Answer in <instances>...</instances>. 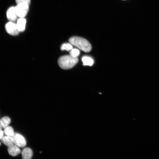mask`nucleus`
I'll list each match as a JSON object with an SVG mask.
<instances>
[{
    "label": "nucleus",
    "mask_w": 159,
    "mask_h": 159,
    "mask_svg": "<svg viewBox=\"0 0 159 159\" xmlns=\"http://www.w3.org/2000/svg\"><path fill=\"white\" fill-rule=\"evenodd\" d=\"M4 133L6 136L12 137L15 133L13 128L10 126H8L5 128Z\"/></svg>",
    "instance_id": "ddd939ff"
},
{
    "label": "nucleus",
    "mask_w": 159,
    "mask_h": 159,
    "mask_svg": "<svg viewBox=\"0 0 159 159\" xmlns=\"http://www.w3.org/2000/svg\"><path fill=\"white\" fill-rule=\"evenodd\" d=\"M123 1H126V0H123Z\"/></svg>",
    "instance_id": "aec40b11"
},
{
    "label": "nucleus",
    "mask_w": 159,
    "mask_h": 159,
    "mask_svg": "<svg viewBox=\"0 0 159 159\" xmlns=\"http://www.w3.org/2000/svg\"><path fill=\"white\" fill-rule=\"evenodd\" d=\"M5 28L7 32L12 35H17L20 33L18 29L16 24L13 22L10 21L7 23L5 25Z\"/></svg>",
    "instance_id": "39448f33"
},
{
    "label": "nucleus",
    "mask_w": 159,
    "mask_h": 159,
    "mask_svg": "<svg viewBox=\"0 0 159 159\" xmlns=\"http://www.w3.org/2000/svg\"><path fill=\"white\" fill-rule=\"evenodd\" d=\"M69 41L72 45L85 52H89L92 50V46L90 43L83 38L74 36L70 38Z\"/></svg>",
    "instance_id": "f257e3e1"
},
{
    "label": "nucleus",
    "mask_w": 159,
    "mask_h": 159,
    "mask_svg": "<svg viewBox=\"0 0 159 159\" xmlns=\"http://www.w3.org/2000/svg\"><path fill=\"white\" fill-rule=\"evenodd\" d=\"M11 120L10 118L7 116L3 118L0 120V124L2 128H5L10 124Z\"/></svg>",
    "instance_id": "f8f14e48"
},
{
    "label": "nucleus",
    "mask_w": 159,
    "mask_h": 159,
    "mask_svg": "<svg viewBox=\"0 0 159 159\" xmlns=\"http://www.w3.org/2000/svg\"><path fill=\"white\" fill-rule=\"evenodd\" d=\"M14 144L19 148L24 147L27 144L25 138L21 134L16 133L12 137Z\"/></svg>",
    "instance_id": "20e7f679"
},
{
    "label": "nucleus",
    "mask_w": 159,
    "mask_h": 159,
    "mask_svg": "<svg viewBox=\"0 0 159 159\" xmlns=\"http://www.w3.org/2000/svg\"><path fill=\"white\" fill-rule=\"evenodd\" d=\"M26 22V20L24 18H20L17 20L16 25L20 32H23L25 31Z\"/></svg>",
    "instance_id": "6e6552de"
},
{
    "label": "nucleus",
    "mask_w": 159,
    "mask_h": 159,
    "mask_svg": "<svg viewBox=\"0 0 159 159\" xmlns=\"http://www.w3.org/2000/svg\"><path fill=\"white\" fill-rule=\"evenodd\" d=\"M70 54L71 56L73 57H77L80 54V51L78 49L72 48L70 50Z\"/></svg>",
    "instance_id": "2eb2a0df"
},
{
    "label": "nucleus",
    "mask_w": 159,
    "mask_h": 159,
    "mask_svg": "<svg viewBox=\"0 0 159 159\" xmlns=\"http://www.w3.org/2000/svg\"><path fill=\"white\" fill-rule=\"evenodd\" d=\"M29 6V5L26 3L17 4L15 7V10L18 16L20 18H24L28 12Z\"/></svg>",
    "instance_id": "7ed1b4c3"
},
{
    "label": "nucleus",
    "mask_w": 159,
    "mask_h": 159,
    "mask_svg": "<svg viewBox=\"0 0 159 159\" xmlns=\"http://www.w3.org/2000/svg\"><path fill=\"white\" fill-rule=\"evenodd\" d=\"M8 150L9 154L13 156H15L19 154L21 152L19 147L15 144L9 146Z\"/></svg>",
    "instance_id": "0eeeda50"
},
{
    "label": "nucleus",
    "mask_w": 159,
    "mask_h": 159,
    "mask_svg": "<svg viewBox=\"0 0 159 159\" xmlns=\"http://www.w3.org/2000/svg\"><path fill=\"white\" fill-rule=\"evenodd\" d=\"M78 61V59L77 57H73L70 55H66L59 58L58 64L61 68L68 69L73 67Z\"/></svg>",
    "instance_id": "f03ea898"
},
{
    "label": "nucleus",
    "mask_w": 159,
    "mask_h": 159,
    "mask_svg": "<svg viewBox=\"0 0 159 159\" xmlns=\"http://www.w3.org/2000/svg\"><path fill=\"white\" fill-rule=\"evenodd\" d=\"M82 60L83 65H84L91 66L94 63V60L93 59L89 56H84L82 58Z\"/></svg>",
    "instance_id": "9b49d317"
},
{
    "label": "nucleus",
    "mask_w": 159,
    "mask_h": 159,
    "mask_svg": "<svg viewBox=\"0 0 159 159\" xmlns=\"http://www.w3.org/2000/svg\"><path fill=\"white\" fill-rule=\"evenodd\" d=\"M16 2L17 4L22 3H26L30 5V0H16Z\"/></svg>",
    "instance_id": "dca6fc26"
},
{
    "label": "nucleus",
    "mask_w": 159,
    "mask_h": 159,
    "mask_svg": "<svg viewBox=\"0 0 159 159\" xmlns=\"http://www.w3.org/2000/svg\"><path fill=\"white\" fill-rule=\"evenodd\" d=\"M4 132L2 130L0 131V139H1L4 136Z\"/></svg>",
    "instance_id": "f3484780"
},
{
    "label": "nucleus",
    "mask_w": 159,
    "mask_h": 159,
    "mask_svg": "<svg viewBox=\"0 0 159 159\" xmlns=\"http://www.w3.org/2000/svg\"><path fill=\"white\" fill-rule=\"evenodd\" d=\"M3 143L6 146L9 147L14 144L13 137L9 136H4L1 139Z\"/></svg>",
    "instance_id": "9d476101"
},
{
    "label": "nucleus",
    "mask_w": 159,
    "mask_h": 159,
    "mask_svg": "<svg viewBox=\"0 0 159 159\" xmlns=\"http://www.w3.org/2000/svg\"><path fill=\"white\" fill-rule=\"evenodd\" d=\"M6 16L10 21L14 22L17 20L18 16L16 11L15 7L12 6L8 9L6 13Z\"/></svg>",
    "instance_id": "423d86ee"
},
{
    "label": "nucleus",
    "mask_w": 159,
    "mask_h": 159,
    "mask_svg": "<svg viewBox=\"0 0 159 159\" xmlns=\"http://www.w3.org/2000/svg\"><path fill=\"white\" fill-rule=\"evenodd\" d=\"M33 155V151L30 148H24L22 152V158L23 159H31Z\"/></svg>",
    "instance_id": "1a4fd4ad"
},
{
    "label": "nucleus",
    "mask_w": 159,
    "mask_h": 159,
    "mask_svg": "<svg viewBox=\"0 0 159 159\" xmlns=\"http://www.w3.org/2000/svg\"><path fill=\"white\" fill-rule=\"evenodd\" d=\"M1 142H0V146H1Z\"/></svg>",
    "instance_id": "6ab92c4d"
},
{
    "label": "nucleus",
    "mask_w": 159,
    "mask_h": 159,
    "mask_svg": "<svg viewBox=\"0 0 159 159\" xmlns=\"http://www.w3.org/2000/svg\"><path fill=\"white\" fill-rule=\"evenodd\" d=\"M2 127L1 126V124H0V131L2 130Z\"/></svg>",
    "instance_id": "a211bd4d"
},
{
    "label": "nucleus",
    "mask_w": 159,
    "mask_h": 159,
    "mask_svg": "<svg viewBox=\"0 0 159 159\" xmlns=\"http://www.w3.org/2000/svg\"><path fill=\"white\" fill-rule=\"evenodd\" d=\"M72 45L70 43H65L61 45L60 49L62 50L70 51L72 49Z\"/></svg>",
    "instance_id": "4468645a"
}]
</instances>
